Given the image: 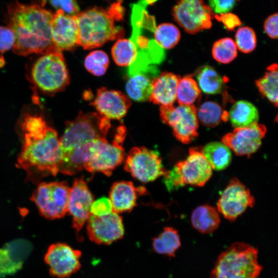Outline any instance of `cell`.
<instances>
[{
  "label": "cell",
  "instance_id": "12",
  "mask_svg": "<svg viewBox=\"0 0 278 278\" xmlns=\"http://www.w3.org/2000/svg\"><path fill=\"white\" fill-rule=\"evenodd\" d=\"M172 15L179 26L190 34L210 28L214 16L210 7L199 0L178 1L172 8Z\"/></svg>",
  "mask_w": 278,
  "mask_h": 278
},
{
  "label": "cell",
  "instance_id": "9",
  "mask_svg": "<svg viewBox=\"0 0 278 278\" xmlns=\"http://www.w3.org/2000/svg\"><path fill=\"white\" fill-rule=\"evenodd\" d=\"M70 192L65 181L42 182L33 192L30 200L46 218H61L67 213Z\"/></svg>",
  "mask_w": 278,
  "mask_h": 278
},
{
  "label": "cell",
  "instance_id": "42",
  "mask_svg": "<svg viewBox=\"0 0 278 278\" xmlns=\"http://www.w3.org/2000/svg\"><path fill=\"white\" fill-rule=\"evenodd\" d=\"M215 16L218 21H221L223 24L227 29L230 30H233L235 27L241 24L238 16L231 13L216 15Z\"/></svg>",
  "mask_w": 278,
  "mask_h": 278
},
{
  "label": "cell",
  "instance_id": "31",
  "mask_svg": "<svg viewBox=\"0 0 278 278\" xmlns=\"http://www.w3.org/2000/svg\"><path fill=\"white\" fill-rule=\"evenodd\" d=\"M201 90L193 76L188 75L180 78L176 94L179 105H192L201 94Z\"/></svg>",
  "mask_w": 278,
  "mask_h": 278
},
{
  "label": "cell",
  "instance_id": "7",
  "mask_svg": "<svg viewBox=\"0 0 278 278\" xmlns=\"http://www.w3.org/2000/svg\"><path fill=\"white\" fill-rule=\"evenodd\" d=\"M212 169L203 147H192L186 159L178 162L164 178L165 183L168 189L186 185L203 186L211 177Z\"/></svg>",
  "mask_w": 278,
  "mask_h": 278
},
{
  "label": "cell",
  "instance_id": "35",
  "mask_svg": "<svg viewBox=\"0 0 278 278\" xmlns=\"http://www.w3.org/2000/svg\"><path fill=\"white\" fill-rule=\"evenodd\" d=\"M109 64V59L106 53L96 50L88 55L84 60V66L91 74L100 76L106 72Z\"/></svg>",
  "mask_w": 278,
  "mask_h": 278
},
{
  "label": "cell",
  "instance_id": "29",
  "mask_svg": "<svg viewBox=\"0 0 278 278\" xmlns=\"http://www.w3.org/2000/svg\"><path fill=\"white\" fill-rule=\"evenodd\" d=\"M197 111L198 120L207 127H215L221 121H226L229 119L228 113L215 101H206L203 102Z\"/></svg>",
  "mask_w": 278,
  "mask_h": 278
},
{
  "label": "cell",
  "instance_id": "40",
  "mask_svg": "<svg viewBox=\"0 0 278 278\" xmlns=\"http://www.w3.org/2000/svg\"><path fill=\"white\" fill-rule=\"evenodd\" d=\"M208 3V6L213 12H214L216 14L220 15L229 13L235 5L236 1L233 0H213L210 1Z\"/></svg>",
  "mask_w": 278,
  "mask_h": 278
},
{
  "label": "cell",
  "instance_id": "15",
  "mask_svg": "<svg viewBox=\"0 0 278 278\" xmlns=\"http://www.w3.org/2000/svg\"><path fill=\"white\" fill-rule=\"evenodd\" d=\"M266 131V127L258 123L234 128L222 137V143L236 155L250 157L260 147Z\"/></svg>",
  "mask_w": 278,
  "mask_h": 278
},
{
  "label": "cell",
  "instance_id": "2",
  "mask_svg": "<svg viewBox=\"0 0 278 278\" xmlns=\"http://www.w3.org/2000/svg\"><path fill=\"white\" fill-rule=\"evenodd\" d=\"M17 167L26 171L28 178L40 173L56 176L62 162L60 138L51 127L40 135L24 133V141L18 158Z\"/></svg>",
  "mask_w": 278,
  "mask_h": 278
},
{
  "label": "cell",
  "instance_id": "14",
  "mask_svg": "<svg viewBox=\"0 0 278 278\" xmlns=\"http://www.w3.org/2000/svg\"><path fill=\"white\" fill-rule=\"evenodd\" d=\"M81 252L68 245L58 242L51 245L45 255V262L51 275L66 278L77 272L81 267Z\"/></svg>",
  "mask_w": 278,
  "mask_h": 278
},
{
  "label": "cell",
  "instance_id": "3",
  "mask_svg": "<svg viewBox=\"0 0 278 278\" xmlns=\"http://www.w3.org/2000/svg\"><path fill=\"white\" fill-rule=\"evenodd\" d=\"M124 8L121 2L104 9L94 7L76 15L79 33V45L89 49L101 46L106 42L121 37L124 29L115 22L123 19Z\"/></svg>",
  "mask_w": 278,
  "mask_h": 278
},
{
  "label": "cell",
  "instance_id": "19",
  "mask_svg": "<svg viewBox=\"0 0 278 278\" xmlns=\"http://www.w3.org/2000/svg\"><path fill=\"white\" fill-rule=\"evenodd\" d=\"M98 113L109 120L122 118L131 105L130 98L123 93L101 88L91 102Z\"/></svg>",
  "mask_w": 278,
  "mask_h": 278
},
{
  "label": "cell",
  "instance_id": "11",
  "mask_svg": "<svg viewBox=\"0 0 278 278\" xmlns=\"http://www.w3.org/2000/svg\"><path fill=\"white\" fill-rule=\"evenodd\" d=\"M124 169L143 183L153 181L161 176L166 177L169 171L163 166L158 152L145 147H134L129 152Z\"/></svg>",
  "mask_w": 278,
  "mask_h": 278
},
{
  "label": "cell",
  "instance_id": "27",
  "mask_svg": "<svg viewBox=\"0 0 278 278\" xmlns=\"http://www.w3.org/2000/svg\"><path fill=\"white\" fill-rule=\"evenodd\" d=\"M255 84L260 94L278 107V64L268 66L264 75L256 80Z\"/></svg>",
  "mask_w": 278,
  "mask_h": 278
},
{
  "label": "cell",
  "instance_id": "10",
  "mask_svg": "<svg viewBox=\"0 0 278 278\" xmlns=\"http://www.w3.org/2000/svg\"><path fill=\"white\" fill-rule=\"evenodd\" d=\"M194 105L160 106L161 120L172 129L175 137L183 144L190 143L198 136V119Z\"/></svg>",
  "mask_w": 278,
  "mask_h": 278
},
{
  "label": "cell",
  "instance_id": "8",
  "mask_svg": "<svg viewBox=\"0 0 278 278\" xmlns=\"http://www.w3.org/2000/svg\"><path fill=\"white\" fill-rule=\"evenodd\" d=\"M126 130L124 126L117 127L112 143L106 137H100L92 142L89 159L84 169L90 172L99 171L110 176L113 170L120 165L125 158L123 146Z\"/></svg>",
  "mask_w": 278,
  "mask_h": 278
},
{
  "label": "cell",
  "instance_id": "1",
  "mask_svg": "<svg viewBox=\"0 0 278 278\" xmlns=\"http://www.w3.org/2000/svg\"><path fill=\"white\" fill-rule=\"evenodd\" d=\"M43 5L18 2L8 5L6 21L15 34L12 49L15 54H43L53 45L51 29L54 13Z\"/></svg>",
  "mask_w": 278,
  "mask_h": 278
},
{
  "label": "cell",
  "instance_id": "38",
  "mask_svg": "<svg viewBox=\"0 0 278 278\" xmlns=\"http://www.w3.org/2000/svg\"><path fill=\"white\" fill-rule=\"evenodd\" d=\"M15 41L13 30L9 26H0V52L3 53L12 49Z\"/></svg>",
  "mask_w": 278,
  "mask_h": 278
},
{
  "label": "cell",
  "instance_id": "28",
  "mask_svg": "<svg viewBox=\"0 0 278 278\" xmlns=\"http://www.w3.org/2000/svg\"><path fill=\"white\" fill-rule=\"evenodd\" d=\"M203 151L213 169L223 170L231 163V152L230 149L222 143L210 142L203 147Z\"/></svg>",
  "mask_w": 278,
  "mask_h": 278
},
{
  "label": "cell",
  "instance_id": "32",
  "mask_svg": "<svg viewBox=\"0 0 278 278\" xmlns=\"http://www.w3.org/2000/svg\"><path fill=\"white\" fill-rule=\"evenodd\" d=\"M154 40L163 49L174 47L179 42L181 33L178 28L170 23H162L153 31Z\"/></svg>",
  "mask_w": 278,
  "mask_h": 278
},
{
  "label": "cell",
  "instance_id": "33",
  "mask_svg": "<svg viewBox=\"0 0 278 278\" xmlns=\"http://www.w3.org/2000/svg\"><path fill=\"white\" fill-rule=\"evenodd\" d=\"M212 54L217 62L227 64L233 61L237 55V48L235 41L225 37L216 41L213 44Z\"/></svg>",
  "mask_w": 278,
  "mask_h": 278
},
{
  "label": "cell",
  "instance_id": "25",
  "mask_svg": "<svg viewBox=\"0 0 278 278\" xmlns=\"http://www.w3.org/2000/svg\"><path fill=\"white\" fill-rule=\"evenodd\" d=\"M152 249L156 253L173 257L181 247L178 231L172 227H165L159 236L152 239Z\"/></svg>",
  "mask_w": 278,
  "mask_h": 278
},
{
  "label": "cell",
  "instance_id": "5",
  "mask_svg": "<svg viewBox=\"0 0 278 278\" xmlns=\"http://www.w3.org/2000/svg\"><path fill=\"white\" fill-rule=\"evenodd\" d=\"M33 85L44 94L53 95L69 84L70 77L62 51L54 45L34 63L30 73Z\"/></svg>",
  "mask_w": 278,
  "mask_h": 278
},
{
  "label": "cell",
  "instance_id": "37",
  "mask_svg": "<svg viewBox=\"0 0 278 278\" xmlns=\"http://www.w3.org/2000/svg\"><path fill=\"white\" fill-rule=\"evenodd\" d=\"M113 212L112 203L107 197H102L94 201L90 208V214L97 217L108 215Z\"/></svg>",
  "mask_w": 278,
  "mask_h": 278
},
{
  "label": "cell",
  "instance_id": "34",
  "mask_svg": "<svg viewBox=\"0 0 278 278\" xmlns=\"http://www.w3.org/2000/svg\"><path fill=\"white\" fill-rule=\"evenodd\" d=\"M3 248L10 262L19 270L30 252L32 247L28 241L19 239L6 244Z\"/></svg>",
  "mask_w": 278,
  "mask_h": 278
},
{
  "label": "cell",
  "instance_id": "23",
  "mask_svg": "<svg viewBox=\"0 0 278 278\" xmlns=\"http://www.w3.org/2000/svg\"><path fill=\"white\" fill-rule=\"evenodd\" d=\"M190 220L193 228L203 234L214 232L218 228L221 222L217 210L208 204H203L195 208Z\"/></svg>",
  "mask_w": 278,
  "mask_h": 278
},
{
  "label": "cell",
  "instance_id": "6",
  "mask_svg": "<svg viewBox=\"0 0 278 278\" xmlns=\"http://www.w3.org/2000/svg\"><path fill=\"white\" fill-rule=\"evenodd\" d=\"M110 127V120L98 113L80 111L74 120L66 122L64 133L60 138L62 157L95 139L106 137Z\"/></svg>",
  "mask_w": 278,
  "mask_h": 278
},
{
  "label": "cell",
  "instance_id": "21",
  "mask_svg": "<svg viewBox=\"0 0 278 278\" xmlns=\"http://www.w3.org/2000/svg\"><path fill=\"white\" fill-rule=\"evenodd\" d=\"M142 187H136L130 181L115 182L112 186L109 199L113 212L117 214L131 211L136 205L137 195L145 194Z\"/></svg>",
  "mask_w": 278,
  "mask_h": 278
},
{
  "label": "cell",
  "instance_id": "20",
  "mask_svg": "<svg viewBox=\"0 0 278 278\" xmlns=\"http://www.w3.org/2000/svg\"><path fill=\"white\" fill-rule=\"evenodd\" d=\"M159 75L158 69L153 64L129 76L126 84L128 97L138 102L149 100L153 82Z\"/></svg>",
  "mask_w": 278,
  "mask_h": 278
},
{
  "label": "cell",
  "instance_id": "18",
  "mask_svg": "<svg viewBox=\"0 0 278 278\" xmlns=\"http://www.w3.org/2000/svg\"><path fill=\"white\" fill-rule=\"evenodd\" d=\"M51 31L53 45L60 51L71 50L79 45L76 15H69L57 10L53 14Z\"/></svg>",
  "mask_w": 278,
  "mask_h": 278
},
{
  "label": "cell",
  "instance_id": "13",
  "mask_svg": "<svg viewBox=\"0 0 278 278\" xmlns=\"http://www.w3.org/2000/svg\"><path fill=\"white\" fill-rule=\"evenodd\" d=\"M254 204L255 199L249 189L234 177L221 194L217 203V210L225 219L233 221Z\"/></svg>",
  "mask_w": 278,
  "mask_h": 278
},
{
  "label": "cell",
  "instance_id": "41",
  "mask_svg": "<svg viewBox=\"0 0 278 278\" xmlns=\"http://www.w3.org/2000/svg\"><path fill=\"white\" fill-rule=\"evenodd\" d=\"M264 28L269 37L278 39V13L272 14L266 19Z\"/></svg>",
  "mask_w": 278,
  "mask_h": 278
},
{
  "label": "cell",
  "instance_id": "26",
  "mask_svg": "<svg viewBox=\"0 0 278 278\" xmlns=\"http://www.w3.org/2000/svg\"><path fill=\"white\" fill-rule=\"evenodd\" d=\"M195 75L199 88L204 93L216 94L222 92L224 88L223 79L212 66L200 67Z\"/></svg>",
  "mask_w": 278,
  "mask_h": 278
},
{
  "label": "cell",
  "instance_id": "16",
  "mask_svg": "<svg viewBox=\"0 0 278 278\" xmlns=\"http://www.w3.org/2000/svg\"><path fill=\"white\" fill-rule=\"evenodd\" d=\"M90 239L99 245H109L123 238L125 230L121 217L113 212L102 216L91 215L86 225Z\"/></svg>",
  "mask_w": 278,
  "mask_h": 278
},
{
  "label": "cell",
  "instance_id": "24",
  "mask_svg": "<svg viewBox=\"0 0 278 278\" xmlns=\"http://www.w3.org/2000/svg\"><path fill=\"white\" fill-rule=\"evenodd\" d=\"M229 118L235 128H242L257 123L259 114L256 107L247 100L235 102L228 113Z\"/></svg>",
  "mask_w": 278,
  "mask_h": 278
},
{
  "label": "cell",
  "instance_id": "4",
  "mask_svg": "<svg viewBox=\"0 0 278 278\" xmlns=\"http://www.w3.org/2000/svg\"><path fill=\"white\" fill-rule=\"evenodd\" d=\"M257 250L244 242H234L218 256L210 278H257L262 267Z\"/></svg>",
  "mask_w": 278,
  "mask_h": 278
},
{
  "label": "cell",
  "instance_id": "39",
  "mask_svg": "<svg viewBox=\"0 0 278 278\" xmlns=\"http://www.w3.org/2000/svg\"><path fill=\"white\" fill-rule=\"evenodd\" d=\"M50 3L57 10H61L69 15L76 16L80 12L78 5L74 1H51Z\"/></svg>",
  "mask_w": 278,
  "mask_h": 278
},
{
  "label": "cell",
  "instance_id": "36",
  "mask_svg": "<svg viewBox=\"0 0 278 278\" xmlns=\"http://www.w3.org/2000/svg\"><path fill=\"white\" fill-rule=\"evenodd\" d=\"M237 48L244 53L252 52L256 46V37L254 30L248 26L238 29L235 36Z\"/></svg>",
  "mask_w": 278,
  "mask_h": 278
},
{
  "label": "cell",
  "instance_id": "22",
  "mask_svg": "<svg viewBox=\"0 0 278 278\" xmlns=\"http://www.w3.org/2000/svg\"><path fill=\"white\" fill-rule=\"evenodd\" d=\"M180 77L172 73L163 72L154 80L149 101L161 106H172L176 100Z\"/></svg>",
  "mask_w": 278,
  "mask_h": 278
},
{
  "label": "cell",
  "instance_id": "17",
  "mask_svg": "<svg viewBox=\"0 0 278 278\" xmlns=\"http://www.w3.org/2000/svg\"><path fill=\"white\" fill-rule=\"evenodd\" d=\"M94 197L83 177L76 179L70 188L67 213L72 217L73 227L78 233L88 221Z\"/></svg>",
  "mask_w": 278,
  "mask_h": 278
},
{
  "label": "cell",
  "instance_id": "30",
  "mask_svg": "<svg viewBox=\"0 0 278 278\" xmlns=\"http://www.w3.org/2000/svg\"><path fill=\"white\" fill-rule=\"evenodd\" d=\"M111 53L114 62L119 66H130L138 57L137 47L131 39H120L113 46Z\"/></svg>",
  "mask_w": 278,
  "mask_h": 278
}]
</instances>
